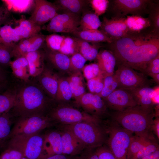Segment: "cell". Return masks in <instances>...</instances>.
Wrapping results in <instances>:
<instances>
[{"label":"cell","instance_id":"6da1fadb","mask_svg":"<svg viewBox=\"0 0 159 159\" xmlns=\"http://www.w3.org/2000/svg\"><path fill=\"white\" fill-rule=\"evenodd\" d=\"M159 34L153 32L128 34L109 44L117 65L144 74L148 63L159 55Z\"/></svg>","mask_w":159,"mask_h":159},{"label":"cell","instance_id":"7a4b0ae2","mask_svg":"<svg viewBox=\"0 0 159 159\" xmlns=\"http://www.w3.org/2000/svg\"><path fill=\"white\" fill-rule=\"evenodd\" d=\"M44 92L41 87L34 85L24 86L16 91L14 105L11 110L12 116L17 119L35 115H47L55 101L47 96Z\"/></svg>","mask_w":159,"mask_h":159},{"label":"cell","instance_id":"3957f363","mask_svg":"<svg viewBox=\"0 0 159 159\" xmlns=\"http://www.w3.org/2000/svg\"><path fill=\"white\" fill-rule=\"evenodd\" d=\"M154 109L137 105L122 111L110 112L109 117L111 120L135 135L155 140L152 130L155 117Z\"/></svg>","mask_w":159,"mask_h":159},{"label":"cell","instance_id":"277c9868","mask_svg":"<svg viewBox=\"0 0 159 159\" xmlns=\"http://www.w3.org/2000/svg\"><path fill=\"white\" fill-rule=\"evenodd\" d=\"M58 127L71 131L86 148L96 149L106 144L108 134L105 120L81 122Z\"/></svg>","mask_w":159,"mask_h":159},{"label":"cell","instance_id":"5b68a950","mask_svg":"<svg viewBox=\"0 0 159 159\" xmlns=\"http://www.w3.org/2000/svg\"><path fill=\"white\" fill-rule=\"evenodd\" d=\"M7 147L19 151L29 159H45L48 157L45 148L44 134L17 135L11 138Z\"/></svg>","mask_w":159,"mask_h":159},{"label":"cell","instance_id":"8992f818","mask_svg":"<svg viewBox=\"0 0 159 159\" xmlns=\"http://www.w3.org/2000/svg\"><path fill=\"white\" fill-rule=\"evenodd\" d=\"M47 115L50 119L55 127L81 122H99L98 119L75 107L70 102H56Z\"/></svg>","mask_w":159,"mask_h":159},{"label":"cell","instance_id":"52a82bcc","mask_svg":"<svg viewBox=\"0 0 159 159\" xmlns=\"http://www.w3.org/2000/svg\"><path fill=\"white\" fill-rule=\"evenodd\" d=\"M108 137L106 145L116 159H127V150L133 133L112 120L106 121Z\"/></svg>","mask_w":159,"mask_h":159},{"label":"cell","instance_id":"ba28073f","mask_svg":"<svg viewBox=\"0 0 159 159\" xmlns=\"http://www.w3.org/2000/svg\"><path fill=\"white\" fill-rule=\"evenodd\" d=\"M55 127L47 115H35L19 117L15 120L11 130L10 139L17 135H30L39 133L44 129Z\"/></svg>","mask_w":159,"mask_h":159},{"label":"cell","instance_id":"9c48e42d","mask_svg":"<svg viewBox=\"0 0 159 159\" xmlns=\"http://www.w3.org/2000/svg\"><path fill=\"white\" fill-rule=\"evenodd\" d=\"M153 1L148 0H115L112 2L113 17H123L128 14L142 16L149 14Z\"/></svg>","mask_w":159,"mask_h":159},{"label":"cell","instance_id":"30bf717a","mask_svg":"<svg viewBox=\"0 0 159 159\" xmlns=\"http://www.w3.org/2000/svg\"><path fill=\"white\" fill-rule=\"evenodd\" d=\"M118 69L114 74L118 84V88L127 91L145 86H150L152 81L142 73L123 65H117Z\"/></svg>","mask_w":159,"mask_h":159},{"label":"cell","instance_id":"8fae6325","mask_svg":"<svg viewBox=\"0 0 159 159\" xmlns=\"http://www.w3.org/2000/svg\"><path fill=\"white\" fill-rule=\"evenodd\" d=\"M75 103L83 111L98 119L104 120L109 117L108 109L103 99L97 94L85 93Z\"/></svg>","mask_w":159,"mask_h":159},{"label":"cell","instance_id":"7c38bea8","mask_svg":"<svg viewBox=\"0 0 159 159\" xmlns=\"http://www.w3.org/2000/svg\"><path fill=\"white\" fill-rule=\"evenodd\" d=\"M80 16L73 14L63 12L53 18L46 26V30L51 32L72 34L80 25Z\"/></svg>","mask_w":159,"mask_h":159},{"label":"cell","instance_id":"4fadbf2b","mask_svg":"<svg viewBox=\"0 0 159 159\" xmlns=\"http://www.w3.org/2000/svg\"><path fill=\"white\" fill-rule=\"evenodd\" d=\"M102 99L108 109L113 112L122 111L137 105L130 93L120 88L117 89Z\"/></svg>","mask_w":159,"mask_h":159},{"label":"cell","instance_id":"5bb4252c","mask_svg":"<svg viewBox=\"0 0 159 159\" xmlns=\"http://www.w3.org/2000/svg\"><path fill=\"white\" fill-rule=\"evenodd\" d=\"M34 1V9L29 19L34 23L41 26L59 14V9L54 4L45 0Z\"/></svg>","mask_w":159,"mask_h":159},{"label":"cell","instance_id":"9a60e30c","mask_svg":"<svg viewBox=\"0 0 159 159\" xmlns=\"http://www.w3.org/2000/svg\"><path fill=\"white\" fill-rule=\"evenodd\" d=\"M101 31L113 40L123 37L128 34L125 17H104L100 27Z\"/></svg>","mask_w":159,"mask_h":159},{"label":"cell","instance_id":"2e32d148","mask_svg":"<svg viewBox=\"0 0 159 159\" xmlns=\"http://www.w3.org/2000/svg\"><path fill=\"white\" fill-rule=\"evenodd\" d=\"M60 130L62 143V154L75 156L86 148L82 143L69 130L61 127H56Z\"/></svg>","mask_w":159,"mask_h":159},{"label":"cell","instance_id":"e0dca14e","mask_svg":"<svg viewBox=\"0 0 159 159\" xmlns=\"http://www.w3.org/2000/svg\"><path fill=\"white\" fill-rule=\"evenodd\" d=\"M39 76L41 88L49 97L55 101L59 77L50 69L44 67Z\"/></svg>","mask_w":159,"mask_h":159},{"label":"cell","instance_id":"ac0fdd59","mask_svg":"<svg viewBox=\"0 0 159 159\" xmlns=\"http://www.w3.org/2000/svg\"><path fill=\"white\" fill-rule=\"evenodd\" d=\"M125 22L128 34H138L150 32L148 31L151 28L153 30L152 23L149 18L142 16L132 15L126 16Z\"/></svg>","mask_w":159,"mask_h":159},{"label":"cell","instance_id":"d6986e66","mask_svg":"<svg viewBox=\"0 0 159 159\" xmlns=\"http://www.w3.org/2000/svg\"><path fill=\"white\" fill-rule=\"evenodd\" d=\"M96 59L103 77L114 74L116 60L115 56L110 51H100L99 52Z\"/></svg>","mask_w":159,"mask_h":159},{"label":"cell","instance_id":"ffe728a7","mask_svg":"<svg viewBox=\"0 0 159 159\" xmlns=\"http://www.w3.org/2000/svg\"><path fill=\"white\" fill-rule=\"evenodd\" d=\"M10 111L0 115V151L5 149L9 140L12 128L15 120Z\"/></svg>","mask_w":159,"mask_h":159},{"label":"cell","instance_id":"44dd1931","mask_svg":"<svg viewBox=\"0 0 159 159\" xmlns=\"http://www.w3.org/2000/svg\"><path fill=\"white\" fill-rule=\"evenodd\" d=\"M88 1L84 0H58L54 4L59 10L80 16V14L86 10Z\"/></svg>","mask_w":159,"mask_h":159},{"label":"cell","instance_id":"7402d4cb","mask_svg":"<svg viewBox=\"0 0 159 159\" xmlns=\"http://www.w3.org/2000/svg\"><path fill=\"white\" fill-rule=\"evenodd\" d=\"M47 58L57 69L62 72L72 74L70 70V59L68 56L47 48L46 50Z\"/></svg>","mask_w":159,"mask_h":159},{"label":"cell","instance_id":"603a6c76","mask_svg":"<svg viewBox=\"0 0 159 159\" xmlns=\"http://www.w3.org/2000/svg\"><path fill=\"white\" fill-rule=\"evenodd\" d=\"M28 62L29 74L30 76H39L44 68L43 55L39 50L27 53L24 57Z\"/></svg>","mask_w":159,"mask_h":159},{"label":"cell","instance_id":"cb8c5ba5","mask_svg":"<svg viewBox=\"0 0 159 159\" xmlns=\"http://www.w3.org/2000/svg\"><path fill=\"white\" fill-rule=\"evenodd\" d=\"M153 91L154 89L150 87V86H145L127 91L132 95L137 105L146 108H154V105L151 99Z\"/></svg>","mask_w":159,"mask_h":159},{"label":"cell","instance_id":"d4e9b609","mask_svg":"<svg viewBox=\"0 0 159 159\" xmlns=\"http://www.w3.org/2000/svg\"><path fill=\"white\" fill-rule=\"evenodd\" d=\"M75 37L87 42H106L111 43L112 40L98 29L76 30L72 34Z\"/></svg>","mask_w":159,"mask_h":159},{"label":"cell","instance_id":"484cf974","mask_svg":"<svg viewBox=\"0 0 159 159\" xmlns=\"http://www.w3.org/2000/svg\"><path fill=\"white\" fill-rule=\"evenodd\" d=\"M47 130L44 134L45 140L49 147L51 155L62 154L61 134L59 130L55 127Z\"/></svg>","mask_w":159,"mask_h":159},{"label":"cell","instance_id":"4316f807","mask_svg":"<svg viewBox=\"0 0 159 159\" xmlns=\"http://www.w3.org/2000/svg\"><path fill=\"white\" fill-rule=\"evenodd\" d=\"M16 33L21 39L29 38L39 34L41 26L38 25L28 19H22L19 26L14 28Z\"/></svg>","mask_w":159,"mask_h":159},{"label":"cell","instance_id":"83f0119b","mask_svg":"<svg viewBox=\"0 0 159 159\" xmlns=\"http://www.w3.org/2000/svg\"><path fill=\"white\" fill-rule=\"evenodd\" d=\"M9 65L16 77L25 82L29 80L30 76L28 71V62L25 57H20L14 61H11Z\"/></svg>","mask_w":159,"mask_h":159},{"label":"cell","instance_id":"f1b7e54d","mask_svg":"<svg viewBox=\"0 0 159 159\" xmlns=\"http://www.w3.org/2000/svg\"><path fill=\"white\" fill-rule=\"evenodd\" d=\"M80 71L74 72L67 78L70 86L75 101L85 92L84 79Z\"/></svg>","mask_w":159,"mask_h":159},{"label":"cell","instance_id":"f546056e","mask_svg":"<svg viewBox=\"0 0 159 159\" xmlns=\"http://www.w3.org/2000/svg\"><path fill=\"white\" fill-rule=\"evenodd\" d=\"M86 11L83 13L77 30L98 29L101 24L99 16L94 13Z\"/></svg>","mask_w":159,"mask_h":159},{"label":"cell","instance_id":"4dcf8cb0","mask_svg":"<svg viewBox=\"0 0 159 159\" xmlns=\"http://www.w3.org/2000/svg\"><path fill=\"white\" fill-rule=\"evenodd\" d=\"M72 98V90L67 78L59 77L55 101L58 102H70Z\"/></svg>","mask_w":159,"mask_h":159},{"label":"cell","instance_id":"1f68e13d","mask_svg":"<svg viewBox=\"0 0 159 159\" xmlns=\"http://www.w3.org/2000/svg\"><path fill=\"white\" fill-rule=\"evenodd\" d=\"M75 38L78 44L79 52L87 60L92 61L96 59L99 53L97 46L80 39Z\"/></svg>","mask_w":159,"mask_h":159},{"label":"cell","instance_id":"d6a6232c","mask_svg":"<svg viewBox=\"0 0 159 159\" xmlns=\"http://www.w3.org/2000/svg\"><path fill=\"white\" fill-rule=\"evenodd\" d=\"M4 5L8 10L14 12L22 13L29 11L33 5L34 0H2Z\"/></svg>","mask_w":159,"mask_h":159},{"label":"cell","instance_id":"836d02e7","mask_svg":"<svg viewBox=\"0 0 159 159\" xmlns=\"http://www.w3.org/2000/svg\"><path fill=\"white\" fill-rule=\"evenodd\" d=\"M145 138L136 135L133 136L127 150V158L130 159L152 140Z\"/></svg>","mask_w":159,"mask_h":159},{"label":"cell","instance_id":"e575fe53","mask_svg":"<svg viewBox=\"0 0 159 159\" xmlns=\"http://www.w3.org/2000/svg\"><path fill=\"white\" fill-rule=\"evenodd\" d=\"M16 91L8 90L0 94V115L9 112L14 105Z\"/></svg>","mask_w":159,"mask_h":159},{"label":"cell","instance_id":"d590c367","mask_svg":"<svg viewBox=\"0 0 159 159\" xmlns=\"http://www.w3.org/2000/svg\"><path fill=\"white\" fill-rule=\"evenodd\" d=\"M104 86L99 95L102 99L105 98L118 88V84L114 74L107 76L103 79Z\"/></svg>","mask_w":159,"mask_h":159},{"label":"cell","instance_id":"8d00e7d4","mask_svg":"<svg viewBox=\"0 0 159 159\" xmlns=\"http://www.w3.org/2000/svg\"><path fill=\"white\" fill-rule=\"evenodd\" d=\"M65 37L55 34L46 36L45 42L47 48L58 52L64 43Z\"/></svg>","mask_w":159,"mask_h":159},{"label":"cell","instance_id":"74e56055","mask_svg":"<svg viewBox=\"0 0 159 159\" xmlns=\"http://www.w3.org/2000/svg\"><path fill=\"white\" fill-rule=\"evenodd\" d=\"M32 37L22 39L15 45L11 52L12 58L14 57L16 59L20 57H24L27 53L28 47Z\"/></svg>","mask_w":159,"mask_h":159},{"label":"cell","instance_id":"f35d334b","mask_svg":"<svg viewBox=\"0 0 159 159\" xmlns=\"http://www.w3.org/2000/svg\"><path fill=\"white\" fill-rule=\"evenodd\" d=\"M59 52L68 56L78 52V44L75 37H66L65 44Z\"/></svg>","mask_w":159,"mask_h":159},{"label":"cell","instance_id":"ab89813d","mask_svg":"<svg viewBox=\"0 0 159 159\" xmlns=\"http://www.w3.org/2000/svg\"><path fill=\"white\" fill-rule=\"evenodd\" d=\"M70 70L72 74L81 71L87 61L79 52H77L69 57Z\"/></svg>","mask_w":159,"mask_h":159},{"label":"cell","instance_id":"60d3db41","mask_svg":"<svg viewBox=\"0 0 159 159\" xmlns=\"http://www.w3.org/2000/svg\"><path fill=\"white\" fill-rule=\"evenodd\" d=\"M159 150V146L156 140H152L130 159H141Z\"/></svg>","mask_w":159,"mask_h":159},{"label":"cell","instance_id":"b9f144b4","mask_svg":"<svg viewBox=\"0 0 159 159\" xmlns=\"http://www.w3.org/2000/svg\"><path fill=\"white\" fill-rule=\"evenodd\" d=\"M82 71L84 77L87 80L97 77L104 78L97 63L85 65Z\"/></svg>","mask_w":159,"mask_h":159},{"label":"cell","instance_id":"7bdbcfd3","mask_svg":"<svg viewBox=\"0 0 159 159\" xmlns=\"http://www.w3.org/2000/svg\"><path fill=\"white\" fill-rule=\"evenodd\" d=\"M103 78L97 77L87 80V85L90 93L99 95L104 86Z\"/></svg>","mask_w":159,"mask_h":159},{"label":"cell","instance_id":"ee69618b","mask_svg":"<svg viewBox=\"0 0 159 159\" xmlns=\"http://www.w3.org/2000/svg\"><path fill=\"white\" fill-rule=\"evenodd\" d=\"M89 2L94 13L98 16L106 12L109 4L107 0H92Z\"/></svg>","mask_w":159,"mask_h":159},{"label":"cell","instance_id":"f6af8a7d","mask_svg":"<svg viewBox=\"0 0 159 159\" xmlns=\"http://www.w3.org/2000/svg\"><path fill=\"white\" fill-rule=\"evenodd\" d=\"M149 14L148 17L151 20L153 27V32L159 34V9L158 4H153Z\"/></svg>","mask_w":159,"mask_h":159},{"label":"cell","instance_id":"bcb514c9","mask_svg":"<svg viewBox=\"0 0 159 159\" xmlns=\"http://www.w3.org/2000/svg\"><path fill=\"white\" fill-rule=\"evenodd\" d=\"M46 36L38 34L32 37L28 47L27 53L38 51L41 48L45 42Z\"/></svg>","mask_w":159,"mask_h":159},{"label":"cell","instance_id":"7dc6e473","mask_svg":"<svg viewBox=\"0 0 159 159\" xmlns=\"http://www.w3.org/2000/svg\"><path fill=\"white\" fill-rule=\"evenodd\" d=\"M24 156L19 151L7 147L0 154V159H22Z\"/></svg>","mask_w":159,"mask_h":159},{"label":"cell","instance_id":"c3c4849f","mask_svg":"<svg viewBox=\"0 0 159 159\" xmlns=\"http://www.w3.org/2000/svg\"><path fill=\"white\" fill-rule=\"evenodd\" d=\"M12 50L10 48L0 44V64L4 65H9L12 58Z\"/></svg>","mask_w":159,"mask_h":159},{"label":"cell","instance_id":"681fc988","mask_svg":"<svg viewBox=\"0 0 159 159\" xmlns=\"http://www.w3.org/2000/svg\"><path fill=\"white\" fill-rule=\"evenodd\" d=\"M95 151L98 159H116L106 144L96 148Z\"/></svg>","mask_w":159,"mask_h":159},{"label":"cell","instance_id":"f907efd6","mask_svg":"<svg viewBox=\"0 0 159 159\" xmlns=\"http://www.w3.org/2000/svg\"><path fill=\"white\" fill-rule=\"evenodd\" d=\"M10 13V11L4 4L0 6V27L6 24L13 23L14 20Z\"/></svg>","mask_w":159,"mask_h":159},{"label":"cell","instance_id":"816d5d0a","mask_svg":"<svg viewBox=\"0 0 159 159\" xmlns=\"http://www.w3.org/2000/svg\"><path fill=\"white\" fill-rule=\"evenodd\" d=\"M95 150L86 148L80 154L75 156L74 159H98Z\"/></svg>","mask_w":159,"mask_h":159},{"label":"cell","instance_id":"f5cc1de1","mask_svg":"<svg viewBox=\"0 0 159 159\" xmlns=\"http://www.w3.org/2000/svg\"><path fill=\"white\" fill-rule=\"evenodd\" d=\"M148 73L159 74V55L151 60L148 64L145 74Z\"/></svg>","mask_w":159,"mask_h":159},{"label":"cell","instance_id":"db71d44e","mask_svg":"<svg viewBox=\"0 0 159 159\" xmlns=\"http://www.w3.org/2000/svg\"><path fill=\"white\" fill-rule=\"evenodd\" d=\"M151 96V100L154 104H159V85L155 87Z\"/></svg>","mask_w":159,"mask_h":159},{"label":"cell","instance_id":"11a10c76","mask_svg":"<svg viewBox=\"0 0 159 159\" xmlns=\"http://www.w3.org/2000/svg\"><path fill=\"white\" fill-rule=\"evenodd\" d=\"M154 119L152 126L153 132H154L157 137V139H159V118L158 116H156Z\"/></svg>","mask_w":159,"mask_h":159},{"label":"cell","instance_id":"9f6ffc18","mask_svg":"<svg viewBox=\"0 0 159 159\" xmlns=\"http://www.w3.org/2000/svg\"><path fill=\"white\" fill-rule=\"evenodd\" d=\"M74 157L63 154H55L49 156L45 159H74Z\"/></svg>","mask_w":159,"mask_h":159},{"label":"cell","instance_id":"6f0895ef","mask_svg":"<svg viewBox=\"0 0 159 159\" xmlns=\"http://www.w3.org/2000/svg\"><path fill=\"white\" fill-rule=\"evenodd\" d=\"M141 159H159V150Z\"/></svg>","mask_w":159,"mask_h":159},{"label":"cell","instance_id":"680465c9","mask_svg":"<svg viewBox=\"0 0 159 159\" xmlns=\"http://www.w3.org/2000/svg\"><path fill=\"white\" fill-rule=\"evenodd\" d=\"M147 74L151 77L154 82H155L158 85L159 84V74H153L148 73Z\"/></svg>","mask_w":159,"mask_h":159},{"label":"cell","instance_id":"91938a15","mask_svg":"<svg viewBox=\"0 0 159 159\" xmlns=\"http://www.w3.org/2000/svg\"><path fill=\"white\" fill-rule=\"evenodd\" d=\"M5 79V76L4 72L0 67V82H3Z\"/></svg>","mask_w":159,"mask_h":159},{"label":"cell","instance_id":"94428289","mask_svg":"<svg viewBox=\"0 0 159 159\" xmlns=\"http://www.w3.org/2000/svg\"><path fill=\"white\" fill-rule=\"evenodd\" d=\"M4 85L3 84L0 82V90H1L4 87Z\"/></svg>","mask_w":159,"mask_h":159},{"label":"cell","instance_id":"6125c7cd","mask_svg":"<svg viewBox=\"0 0 159 159\" xmlns=\"http://www.w3.org/2000/svg\"><path fill=\"white\" fill-rule=\"evenodd\" d=\"M22 159H29L27 158H26L24 157Z\"/></svg>","mask_w":159,"mask_h":159}]
</instances>
